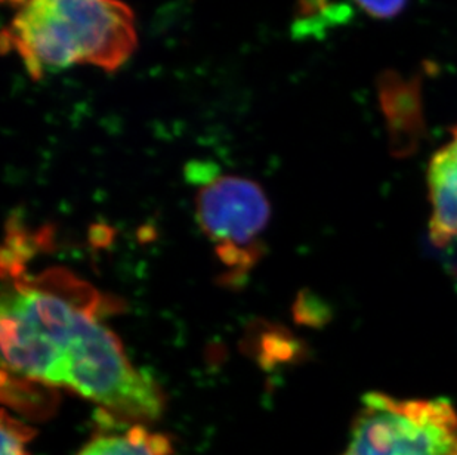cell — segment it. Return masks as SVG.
I'll use <instances>...</instances> for the list:
<instances>
[{
	"mask_svg": "<svg viewBox=\"0 0 457 455\" xmlns=\"http://www.w3.org/2000/svg\"><path fill=\"white\" fill-rule=\"evenodd\" d=\"M2 45L39 80L73 65L114 71L134 54L138 35L134 12L121 0H27Z\"/></svg>",
	"mask_w": 457,
	"mask_h": 455,
	"instance_id": "obj_1",
	"label": "cell"
},
{
	"mask_svg": "<svg viewBox=\"0 0 457 455\" xmlns=\"http://www.w3.org/2000/svg\"><path fill=\"white\" fill-rule=\"evenodd\" d=\"M56 339L61 386L126 420H154L164 407L154 378L135 368L120 342L96 319V312L78 306Z\"/></svg>",
	"mask_w": 457,
	"mask_h": 455,
	"instance_id": "obj_2",
	"label": "cell"
},
{
	"mask_svg": "<svg viewBox=\"0 0 457 455\" xmlns=\"http://www.w3.org/2000/svg\"><path fill=\"white\" fill-rule=\"evenodd\" d=\"M342 455H457V412L445 400L367 393Z\"/></svg>",
	"mask_w": 457,
	"mask_h": 455,
	"instance_id": "obj_3",
	"label": "cell"
},
{
	"mask_svg": "<svg viewBox=\"0 0 457 455\" xmlns=\"http://www.w3.org/2000/svg\"><path fill=\"white\" fill-rule=\"evenodd\" d=\"M270 213L262 188L245 178H212L197 194L202 229L229 268L247 269L258 258L256 243L267 228Z\"/></svg>",
	"mask_w": 457,
	"mask_h": 455,
	"instance_id": "obj_4",
	"label": "cell"
},
{
	"mask_svg": "<svg viewBox=\"0 0 457 455\" xmlns=\"http://www.w3.org/2000/svg\"><path fill=\"white\" fill-rule=\"evenodd\" d=\"M431 198L429 236L434 244L445 247L457 238V126L428 168Z\"/></svg>",
	"mask_w": 457,
	"mask_h": 455,
	"instance_id": "obj_5",
	"label": "cell"
},
{
	"mask_svg": "<svg viewBox=\"0 0 457 455\" xmlns=\"http://www.w3.org/2000/svg\"><path fill=\"white\" fill-rule=\"evenodd\" d=\"M78 455H177L164 434H152L143 426H134L125 434H100Z\"/></svg>",
	"mask_w": 457,
	"mask_h": 455,
	"instance_id": "obj_6",
	"label": "cell"
},
{
	"mask_svg": "<svg viewBox=\"0 0 457 455\" xmlns=\"http://www.w3.org/2000/svg\"><path fill=\"white\" fill-rule=\"evenodd\" d=\"M35 430L11 418L4 412L2 418V455H29L27 443L33 438Z\"/></svg>",
	"mask_w": 457,
	"mask_h": 455,
	"instance_id": "obj_7",
	"label": "cell"
},
{
	"mask_svg": "<svg viewBox=\"0 0 457 455\" xmlns=\"http://www.w3.org/2000/svg\"><path fill=\"white\" fill-rule=\"evenodd\" d=\"M354 2L367 15L379 18V20H388L402 13L409 0H354Z\"/></svg>",
	"mask_w": 457,
	"mask_h": 455,
	"instance_id": "obj_8",
	"label": "cell"
},
{
	"mask_svg": "<svg viewBox=\"0 0 457 455\" xmlns=\"http://www.w3.org/2000/svg\"><path fill=\"white\" fill-rule=\"evenodd\" d=\"M4 4H11L13 8L18 9L21 4H26L27 0H4Z\"/></svg>",
	"mask_w": 457,
	"mask_h": 455,
	"instance_id": "obj_9",
	"label": "cell"
}]
</instances>
